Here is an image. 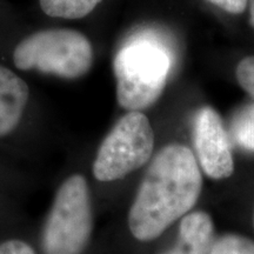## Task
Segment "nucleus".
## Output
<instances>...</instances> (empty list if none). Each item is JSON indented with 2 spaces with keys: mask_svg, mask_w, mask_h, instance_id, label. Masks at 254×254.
I'll return each mask as SVG.
<instances>
[{
  "mask_svg": "<svg viewBox=\"0 0 254 254\" xmlns=\"http://www.w3.org/2000/svg\"><path fill=\"white\" fill-rule=\"evenodd\" d=\"M202 176L187 146L167 145L155 155L142 178L128 213V227L139 241L157 239L194 207Z\"/></svg>",
  "mask_w": 254,
  "mask_h": 254,
  "instance_id": "nucleus-1",
  "label": "nucleus"
},
{
  "mask_svg": "<svg viewBox=\"0 0 254 254\" xmlns=\"http://www.w3.org/2000/svg\"><path fill=\"white\" fill-rule=\"evenodd\" d=\"M172 63V50L158 32L139 31L129 37L113 60L120 106L127 111L152 106L166 86Z\"/></svg>",
  "mask_w": 254,
  "mask_h": 254,
  "instance_id": "nucleus-2",
  "label": "nucleus"
},
{
  "mask_svg": "<svg viewBox=\"0 0 254 254\" xmlns=\"http://www.w3.org/2000/svg\"><path fill=\"white\" fill-rule=\"evenodd\" d=\"M93 231L90 190L81 174H73L57 190L41 234L44 254H81Z\"/></svg>",
  "mask_w": 254,
  "mask_h": 254,
  "instance_id": "nucleus-3",
  "label": "nucleus"
},
{
  "mask_svg": "<svg viewBox=\"0 0 254 254\" xmlns=\"http://www.w3.org/2000/svg\"><path fill=\"white\" fill-rule=\"evenodd\" d=\"M13 63L21 71L36 69L60 78L77 79L91 69L93 49L90 40L80 32L39 31L15 46Z\"/></svg>",
  "mask_w": 254,
  "mask_h": 254,
  "instance_id": "nucleus-4",
  "label": "nucleus"
},
{
  "mask_svg": "<svg viewBox=\"0 0 254 254\" xmlns=\"http://www.w3.org/2000/svg\"><path fill=\"white\" fill-rule=\"evenodd\" d=\"M154 148V132L140 111H128L101 142L92 172L99 182L123 179L150 160Z\"/></svg>",
  "mask_w": 254,
  "mask_h": 254,
  "instance_id": "nucleus-5",
  "label": "nucleus"
},
{
  "mask_svg": "<svg viewBox=\"0 0 254 254\" xmlns=\"http://www.w3.org/2000/svg\"><path fill=\"white\" fill-rule=\"evenodd\" d=\"M193 141L196 161L206 176L222 180L233 174L234 160L226 128L214 109L205 106L195 114Z\"/></svg>",
  "mask_w": 254,
  "mask_h": 254,
  "instance_id": "nucleus-6",
  "label": "nucleus"
},
{
  "mask_svg": "<svg viewBox=\"0 0 254 254\" xmlns=\"http://www.w3.org/2000/svg\"><path fill=\"white\" fill-rule=\"evenodd\" d=\"M30 88L13 71L0 65V138L19 126L26 110Z\"/></svg>",
  "mask_w": 254,
  "mask_h": 254,
  "instance_id": "nucleus-7",
  "label": "nucleus"
},
{
  "mask_svg": "<svg viewBox=\"0 0 254 254\" xmlns=\"http://www.w3.org/2000/svg\"><path fill=\"white\" fill-rule=\"evenodd\" d=\"M214 240L211 215L204 211L192 212L184 215L176 245L164 254H209Z\"/></svg>",
  "mask_w": 254,
  "mask_h": 254,
  "instance_id": "nucleus-8",
  "label": "nucleus"
},
{
  "mask_svg": "<svg viewBox=\"0 0 254 254\" xmlns=\"http://www.w3.org/2000/svg\"><path fill=\"white\" fill-rule=\"evenodd\" d=\"M101 0H39L40 7L50 17L80 19L90 14Z\"/></svg>",
  "mask_w": 254,
  "mask_h": 254,
  "instance_id": "nucleus-9",
  "label": "nucleus"
},
{
  "mask_svg": "<svg viewBox=\"0 0 254 254\" xmlns=\"http://www.w3.org/2000/svg\"><path fill=\"white\" fill-rule=\"evenodd\" d=\"M231 132L241 147L254 151V105L238 111L232 120Z\"/></svg>",
  "mask_w": 254,
  "mask_h": 254,
  "instance_id": "nucleus-10",
  "label": "nucleus"
},
{
  "mask_svg": "<svg viewBox=\"0 0 254 254\" xmlns=\"http://www.w3.org/2000/svg\"><path fill=\"white\" fill-rule=\"evenodd\" d=\"M209 254H254V241L240 234H224L214 240Z\"/></svg>",
  "mask_w": 254,
  "mask_h": 254,
  "instance_id": "nucleus-11",
  "label": "nucleus"
},
{
  "mask_svg": "<svg viewBox=\"0 0 254 254\" xmlns=\"http://www.w3.org/2000/svg\"><path fill=\"white\" fill-rule=\"evenodd\" d=\"M237 79L240 86L254 98V56L246 57L238 64Z\"/></svg>",
  "mask_w": 254,
  "mask_h": 254,
  "instance_id": "nucleus-12",
  "label": "nucleus"
},
{
  "mask_svg": "<svg viewBox=\"0 0 254 254\" xmlns=\"http://www.w3.org/2000/svg\"><path fill=\"white\" fill-rule=\"evenodd\" d=\"M0 254H37L26 241L19 239L6 240L0 244Z\"/></svg>",
  "mask_w": 254,
  "mask_h": 254,
  "instance_id": "nucleus-13",
  "label": "nucleus"
},
{
  "mask_svg": "<svg viewBox=\"0 0 254 254\" xmlns=\"http://www.w3.org/2000/svg\"><path fill=\"white\" fill-rule=\"evenodd\" d=\"M208 1L232 14L243 13L247 5V0H208Z\"/></svg>",
  "mask_w": 254,
  "mask_h": 254,
  "instance_id": "nucleus-14",
  "label": "nucleus"
},
{
  "mask_svg": "<svg viewBox=\"0 0 254 254\" xmlns=\"http://www.w3.org/2000/svg\"><path fill=\"white\" fill-rule=\"evenodd\" d=\"M250 12H251V23L254 27V0H250Z\"/></svg>",
  "mask_w": 254,
  "mask_h": 254,
  "instance_id": "nucleus-15",
  "label": "nucleus"
},
{
  "mask_svg": "<svg viewBox=\"0 0 254 254\" xmlns=\"http://www.w3.org/2000/svg\"><path fill=\"white\" fill-rule=\"evenodd\" d=\"M253 226H254V211H253Z\"/></svg>",
  "mask_w": 254,
  "mask_h": 254,
  "instance_id": "nucleus-16",
  "label": "nucleus"
}]
</instances>
